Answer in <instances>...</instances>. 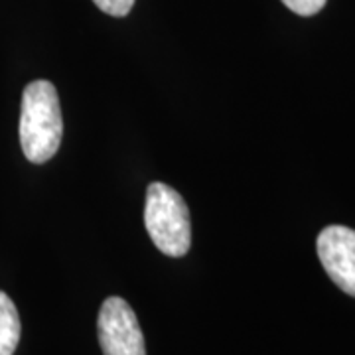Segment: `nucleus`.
Instances as JSON below:
<instances>
[{
	"mask_svg": "<svg viewBox=\"0 0 355 355\" xmlns=\"http://www.w3.org/2000/svg\"><path fill=\"white\" fill-rule=\"evenodd\" d=\"M93 4L105 14H109V16L123 18L132 10L135 0H93Z\"/></svg>",
	"mask_w": 355,
	"mask_h": 355,
	"instance_id": "nucleus-6",
	"label": "nucleus"
},
{
	"mask_svg": "<svg viewBox=\"0 0 355 355\" xmlns=\"http://www.w3.org/2000/svg\"><path fill=\"white\" fill-rule=\"evenodd\" d=\"M20 316L6 292H0V355H14L20 342Z\"/></svg>",
	"mask_w": 355,
	"mask_h": 355,
	"instance_id": "nucleus-5",
	"label": "nucleus"
},
{
	"mask_svg": "<svg viewBox=\"0 0 355 355\" xmlns=\"http://www.w3.org/2000/svg\"><path fill=\"white\" fill-rule=\"evenodd\" d=\"M64 137V119L58 91L46 79L28 83L22 93L20 146L34 164L51 160Z\"/></svg>",
	"mask_w": 355,
	"mask_h": 355,
	"instance_id": "nucleus-1",
	"label": "nucleus"
},
{
	"mask_svg": "<svg viewBox=\"0 0 355 355\" xmlns=\"http://www.w3.org/2000/svg\"><path fill=\"white\" fill-rule=\"evenodd\" d=\"M144 225L166 257H184L191 245L190 209L174 188L162 182H153L146 190Z\"/></svg>",
	"mask_w": 355,
	"mask_h": 355,
	"instance_id": "nucleus-2",
	"label": "nucleus"
},
{
	"mask_svg": "<svg viewBox=\"0 0 355 355\" xmlns=\"http://www.w3.org/2000/svg\"><path fill=\"white\" fill-rule=\"evenodd\" d=\"M103 355H146L144 336L135 310L127 300L109 296L97 318Z\"/></svg>",
	"mask_w": 355,
	"mask_h": 355,
	"instance_id": "nucleus-3",
	"label": "nucleus"
},
{
	"mask_svg": "<svg viewBox=\"0 0 355 355\" xmlns=\"http://www.w3.org/2000/svg\"><path fill=\"white\" fill-rule=\"evenodd\" d=\"M282 4L298 16H314L326 6V0H282Z\"/></svg>",
	"mask_w": 355,
	"mask_h": 355,
	"instance_id": "nucleus-7",
	"label": "nucleus"
},
{
	"mask_svg": "<svg viewBox=\"0 0 355 355\" xmlns=\"http://www.w3.org/2000/svg\"><path fill=\"white\" fill-rule=\"evenodd\" d=\"M318 257L331 282L355 298V229L326 227L316 241Z\"/></svg>",
	"mask_w": 355,
	"mask_h": 355,
	"instance_id": "nucleus-4",
	"label": "nucleus"
}]
</instances>
